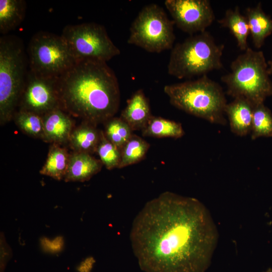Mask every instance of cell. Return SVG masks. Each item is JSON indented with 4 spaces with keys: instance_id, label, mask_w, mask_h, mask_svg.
Instances as JSON below:
<instances>
[{
    "instance_id": "6da1fadb",
    "label": "cell",
    "mask_w": 272,
    "mask_h": 272,
    "mask_svg": "<svg viewBox=\"0 0 272 272\" xmlns=\"http://www.w3.org/2000/svg\"><path fill=\"white\" fill-rule=\"evenodd\" d=\"M130 239L145 272H205L219 233L201 201L166 191L147 202L137 215Z\"/></svg>"
},
{
    "instance_id": "7a4b0ae2",
    "label": "cell",
    "mask_w": 272,
    "mask_h": 272,
    "mask_svg": "<svg viewBox=\"0 0 272 272\" xmlns=\"http://www.w3.org/2000/svg\"><path fill=\"white\" fill-rule=\"evenodd\" d=\"M60 107L72 116L94 125L117 112L120 92L117 78L107 62L76 61L57 78Z\"/></svg>"
},
{
    "instance_id": "3957f363",
    "label": "cell",
    "mask_w": 272,
    "mask_h": 272,
    "mask_svg": "<svg viewBox=\"0 0 272 272\" xmlns=\"http://www.w3.org/2000/svg\"><path fill=\"white\" fill-rule=\"evenodd\" d=\"M164 92L175 107L212 123L227 124L225 93L220 84L207 75L195 80L165 85Z\"/></svg>"
},
{
    "instance_id": "277c9868",
    "label": "cell",
    "mask_w": 272,
    "mask_h": 272,
    "mask_svg": "<svg viewBox=\"0 0 272 272\" xmlns=\"http://www.w3.org/2000/svg\"><path fill=\"white\" fill-rule=\"evenodd\" d=\"M29 64L22 40L7 34L0 38V124L13 119L27 74Z\"/></svg>"
},
{
    "instance_id": "5b68a950",
    "label": "cell",
    "mask_w": 272,
    "mask_h": 272,
    "mask_svg": "<svg viewBox=\"0 0 272 272\" xmlns=\"http://www.w3.org/2000/svg\"><path fill=\"white\" fill-rule=\"evenodd\" d=\"M230 68V72L221 79L228 95L244 97L253 105L264 103L272 95V81L262 51L249 47L232 62Z\"/></svg>"
},
{
    "instance_id": "8992f818",
    "label": "cell",
    "mask_w": 272,
    "mask_h": 272,
    "mask_svg": "<svg viewBox=\"0 0 272 272\" xmlns=\"http://www.w3.org/2000/svg\"><path fill=\"white\" fill-rule=\"evenodd\" d=\"M224 45L217 44L208 31L190 35L171 49L167 65L169 75L179 79L203 76L223 67Z\"/></svg>"
},
{
    "instance_id": "52a82bcc",
    "label": "cell",
    "mask_w": 272,
    "mask_h": 272,
    "mask_svg": "<svg viewBox=\"0 0 272 272\" xmlns=\"http://www.w3.org/2000/svg\"><path fill=\"white\" fill-rule=\"evenodd\" d=\"M174 25L158 5L145 6L131 24L127 43L149 52L172 49L175 40Z\"/></svg>"
},
{
    "instance_id": "ba28073f",
    "label": "cell",
    "mask_w": 272,
    "mask_h": 272,
    "mask_svg": "<svg viewBox=\"0 0 272 272\" xmlns=\"http://www.w3.org/2000/svg\"><path fill=\"white\" fill-rule=\"evenodd\" d=\"M29 70L37 76L58 78L76 62L61 35L39 31L27 49Z\"/></svg>"
},
{
    "instance_id": "9c48e42d",
    "label": "cell",
    "mask_w": 272,
    "mask_h": 272,
    "mask_svg": "<svg viewBox=\"0 0 272 272\" xmlns=\"http://www.w3.org/2000/svg\"><path fill=\"white\" fill-rule=\"evenodd\" d=\"M60 35L76 61L92 59L107 62L120 54L105 27L98 23L67 25Z\"/></svg>"
},
{
    "instance_id": "30bf717a",
    "label": "cell",
    "mask_w": 272,
    "mask_h": 272,
    "mask_svg": "<svg viewBox=\"0 0 272 272\" xmlns=\"http://www.w3.org/2000/svg\"><path fill=\"white\" fill-rule=\"evenodd\" d=\"M57 78L37 76L28 71L17 110L26 111L43 116L60 107Z\"/></svg>"
},
{
    "instance_id": "8fae6325",
    "label": "cell",
    "mask_w": 272,
    "mask_h": 272,
    "mask_svg": "<svg viewBox=\"0 0 272 272\" xmlns=\"http://www.w3.org/2000/svg\"><path fill=\"white\" fill-rule=\"evenodd\" d=\"M164 5L174 24L190 35L206 31L215 19L209 0H166Z\"/></svg>"
},
{
    "instance_id": "7c38bea8",
    "label": "cell",
    "mask_w": 272,
    "mask_h": 272,
    "mask_svg": "<svg viewBox=\"0 0 272 272\" xmlns=\"http://www.w3.org/2000/svg\"><path fill=\"white\" fill-rule=\"evenodd\" d=\"M70 114L60 108L54 109L43 116V141L62 145L68 144L75 128L74 121Z\"/></svg>"
},
{
    "instance_id": "4fadbf2b",
    "label": "cell",
    "mask_w": 272,
    "mask_h": 272,
    "mask_svg": "<svg viewBox=\"0 0 272 272\" xmlns=\"http://www.w3.org/2000/svg\"><path fill=\"white\" fill-rule=\"evenodd\" d=\"M152 116L148 99L144 91L139 89L128 100L120 117L133 131L144 129Z\"/></svg>"
},
{
    "instance_id": "5bb4252c",
    "label": "cell",
    "mask_w": 272,
    "mask_h": 272,
    "mask_svg": "<svg viewBox=\"0 0 272 272\" xmlns=\"http://www.w3.org/2000/svg\"><path fill=\"white\" fill-rule=\"evenodd\" d=\"M253 107V105L249 100L242 97L235 98L227 104L225 113L233 133L240 137L250 133Z\"/></svg>"
},
{
    "instance_id": "9a60e30c",
    "label": "cell",
    "mask_w": 272,
    "mask_h": 272,
    "mask_svg": "<svg viewBox=\"0 0 272 272\" xmlns=\"http://www.w3.org/2000/svg\"><path fill=\"white\" fill-rule=\"evenodd\" d=\"M103 164L91 154L73 152L70 153L64 181L84 182L100 171Z\"/></svg>"
},
{
    "instance_id": "2e32d148",
    "label": "cell",
    "mask_w": 272,
    "mask_h": 272,
    "mask_svg": "<svg viewBox=\"0 0 272 272\" xmlns=\"http://www.w3.org/2000/svg\"><path fill=\"white\" fill-rule=\"evenodd\" d=\"M245 16L253 44L256 48H260L265 39L272 34V19L264 12L260 3L254 7L247 8Z\"/></svg>"
},
{
    "instance_id": "e0dca14e",
    "label": "cell",
    "mask_w": 272,
    "mask_h": 272,
    "mask_svg": "<svg viewBox=\"0 0 272 272\" xmlns=\"http://www.w3.org/2000/svg\"><path fill=\"white\" fill-rule=\"evenodd\" d=\"M101 131L96 125L83 121L73 129L68 144L73 152L91 155L96 151Z\"/></svg>"
},
{
    "instance_id": "ac0fdd59",
    "label": "cell",
    "mask_w": 272,
    "mask_h": 272,
    "mask_svg": "<svg viewBox=\"0 0 272 272\" xmlns=\"http://www.w3.org/2000/svg\"><path fill=\"white\" fill-rule=\"evenodd\" d=\"M27 9L24 0L0 1V33L7 35L24 20Z\"/></svg>"
},
{
    "instance_id": "d6986e66",
    "label": "cell",
    "mask_w": 272,
    "mask_h": 272,
    "mask_svg": "<svg viewBox=\"0 0 272 272\" xmlns=\"http://www.w3.org/2000/svg\"><path fill=\"white\" fill-rule=\"evenodd\" d=\"M61 145L52 144L47 158L39 172L57 180L64 179L69 165L70 154Z\"/></svg>"
},
{
    "instance_id": "ffe728a7",
    "label": "cell",
    "mask_w": 272,
    "mask_h": 272,
    "mask_svg": "<svg viewBox=\"0 0 272 272\" xmlns=\"http://www.w3.org/2000/svg\"><path fill=\"white\" fill-rule=\"evenodd\" d=\"M218 22L222 27L229 29L241 50L245 51L249 47L247 38L250 31L247 20L245 15L241 14L238 6L234 9L227 10Z\"/></svg>"
},
{
    "instance_id": "44dd1931",
    "label": "cell",
    "mask_w": 272,
    "mask_h": 272,
    "mask_svg": "<svg viewBox=\"0 0 272 272\" xmlns=\"http://www.w3.org/2000/svg\"><path fill=\"white\" fill-rule=\"evenodd\" d=\"M141 131L144 137L157 138L178 139L184 134V131L180 123L154 115Z\"/></svg>"
},
{
    "instance_id": "7402d4cb",
    "label": "cell",
    "mask_w": 272,
    "mask_h": 272,
    "mask_svg": "<svg viewBox=\"0 0 272 272\" xmlns=\"http://www.w3.org/2000/svg\"><path fill=\"white\" fill-rule=\"evenodd\" d=\"M150 145L141 137L133 133L121 149V160L118 168L136 164L146 156Z\"/></svg>"
},
{
    "instance_id": "603a6c76",
    "label": "cell",
    "mask_w": 272,
    "mask_h": 272,
    "mask_svg": "<svg viewBox=\"0 0 272 272\" xmlns=\"http://www.w3.org/2000/svg\"><path fill=\"white\" fill-rule=\"evenodd\" d=\"M251 138L272 137V113L264 103L253 105Z\"/></svg>"
},
{
    "instance_id": "cb8c5ba5",
    "label": "cell",
    "mask_w": 272,
    "mask_h": 272,
    "mask_svg": "<svg viewBox=\"0 0 272 272\" xmlns=\"http://www.w3.org/2000/svg\"><path fill=\"white\" fill-rule=\"evenodd\" d=\"M13 119L24 134L43 141L44 129L42 116L31 112L17 110Z\"/></svg>"
},
{
    "instance_id": "d4e9b609",
    "label": "cell",
    "mask_w": 272,
    "mask_h": 272,
    "mask_svg": "<svg viewBox=\"0 0 272 272\" xmlns=\"http://www.w3.org/2000/svg\"><path fill=\"white\" fill-rule=\"evenodd\" d=\"M106 139L120 150L133 134L129 125L120 117H113L104 123Z\"/></svg>"
},
{
    "instance_id": "484cf974",
    "label": "cell",
    "mask_w": 272,
    "mask_h": 272,
    "mask_svg": "<svg viewBox=\"0 0 272 272\" xmlns=\"http://www.w3.org/2000/svg\"><path fill=\"white\" fill-rule=\"evenodd\" d=\"M96 153L106 169L112 170L119 168L121 150L106 139L102 130Z\"/></svg>"
},
{
    "instance_id": "4316f807",
    "label": "cell",
    "mask_w": 272,
    "mask_h": 272,
    "mask_svg": "<svg viewBox=\"0 0 272 272\" xmlns=\"http://www.w3.org/2000/svg\"><path fill=\"white\" fill-rule=\"evenodd\" d=\"M62 238L59 237L53 240H49L47 239L43 240L42 244L44 247L49 251L56 252L61 249L62 246Z\"/></svg>"
},
{
    "instance_id": "83f0119b",
    "label": "cell",
    "mask_w": 272,
    "mask_h": 272,
    "mask_svg": "<svg viewBox=\"0 0 272 272\" xmlns=\"http://www.w3.org/2000/svg\"><path fill=\"white\" fill-rule=\"evenodd\" d=\"M269 66L268 67V71L269 73V74H272V58L271 60L268 62Z\"/></svg>"
},
{
    "instance_id": "f1b7e54d",
    "label": "cell",
    "mask_w": 272,
    "mask_h": 272,
    "mask_svg": "<svg viewBox=\"0 0 272 272\" xmlns=\"http://www.w3.org/2000/svg\"><path fill=\"white\" fill-rule=\"evenodd\" d=\"M262 272H272V268H269L266 270H265V271H263Z\"/></svg>"
}]
</instances>
